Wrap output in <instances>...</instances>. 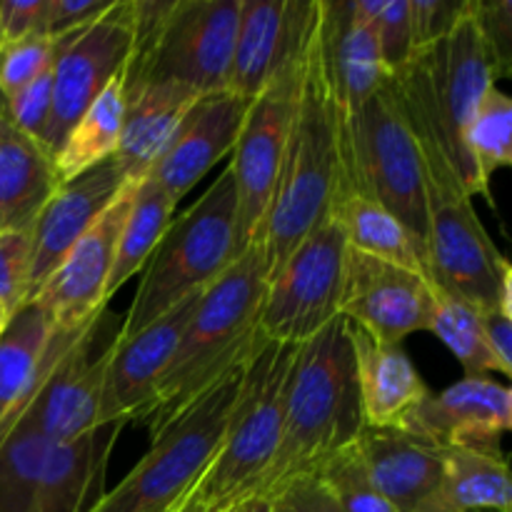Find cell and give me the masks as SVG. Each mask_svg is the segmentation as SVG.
Wrapping results in <instances>:
<instances>
[{"instance_id":"7dc6e473","label":"cell","mask_w":512,"mask_h":512,"mask_svg":"<svg viewBox=\"0 0 512 512\" xmlns=\"http://www.w3.org/2000/svg\"><path fill=\"white\" fill-rule=\"evenodd\" d=\"M5 325H8V318H3V315H0V328H5Z\"/></svg>"},{"instance_id":"7a4b0ae2","label":"cell","mask_w":512,"mask_h":512,"mask_svg":"<svg viewBox=\"0 0 512 512\" xmlns=\"http://www.w3.org/2000/svg\"><path fill=\"white\" fill-rule=\"evenodd\" d=\"M265 278L263 253L260 245H253L200 295L153 403L140 420L150 435L160 433L200 395L243 368L263 345L258 313Z\"/></svg>"},{"instance_id":"c3c4849f","label":"cell","mask_w":512,"mask_h":512,"mask_svg":"<svg viewBox=\"0 0 512 512\" xmlns=\"http://www.w3.org/2000/svg\"><path fill=\"white\" fill-rule=\"evenodd\" d=\"M0 333H3V328H0Z\"/></svg>"},{"instance_id":"52a82bcc","label":"cell","mask_w":512,"mask_h":512,"mask_svg":"<svg viewBox=\"0 0 512 512\" xmlns=\"http://www.w3.org/2000/svg\"><path fill=\"white\" fill-rule=\"evenodd\" d=\"M245 365L200 395L160 433L150 435L148 453L113 490H105L90 512L178 510L193 495L195 485L218 453Z\"/></svg>"},{"instance_id":"f1b7e54d","label":"cell","mask_w":512,"mask_h":512,"mask_svg":"<svg viewBox=\"0 0 512 512\" xmlns=\"http://www.w3.org/2000/svg\"><path fill=\"white\" fill-rule=\"evenodd\" d=\"M125 115V93H123V70L100 90L98 98L85 108V113L75 120L70 133L65 135L63 145L53 155L55 170L60 183L85 173L103 160L115 158L123 133Z\"/></svg>"},{"instance_id":"5bb4252c","label":"cell","mask_w":512,"mask_h":512,"mask_svg":"<svg viewBox=\"0 0 512 512\" xmlns=\"http://www.w3.org/2000/svg\"><path fill=\"white\" fill-rule=\"evenodd\" d=\"M135 183H125L118 198L103 215L85 230L83 238L68 250L58 268L35 290L30 303L38 305L53 328L78 330L93 323L105 308L110 268H113L115 245L120 228L133 200Z\"/></svg>"},{"instance_id":"44dd1931","label":"cell","mask_w":512,"mask_h":512,"mask_svg":"<svg viewBox=\"0 0 512 512\" xmlns=\"http://www.w3.org/2000/svg\"><path fill=\"white\" fill-rule=\"evenodd\" d=\"M355 450L395 512H418L443 483V448L403 428L363 425Z\"/></svg>"},{"instance_id":"9c48e42d","label":"cell","mask_w":512,"mask_h":512,"mask_svg":"<svg viewBox=\"0 0 512 512\" xmlns=\"http://www.w3.org/2000/svg\"><path fill=\"white\" fill-rule=\"evenodd\" d=\"M303 50L290 58L250 100L248 115L235 140L233 158L228 160L235 183V230H238L240 255L258 245L265 215L273 203L285 140H288L290 120H293Z\"/></svg>"},{"instance_id":"ac0fdd59","label":"cell","mask_w":512,"mask_h":512,"mask_svg":"<svg viewBox=\"0 0 512 512\" xmlns=\"http://www.w3.org/2000/svg\"><path fill=\"white\" fill-rule=\"evenodd\" d=\"M315 15L318 0H240L228 90L253 100L303 50Z\"/></svg>"},{"instance_id":"7bdbcfd3","label":"cell","mask_w":512,"mask_h":512,"mask_svg":"<svg viewBox=\"0 0 512 512\" xmlns=\"http://www.w3.org/2000/svg\"><path fill=\"white\" fill-rule=\"evenodd\" d=\"M270 512H340L315 478H300L270 498Z\"/></svg>"},{"instance_id":"d590c367","label":"cell","mask_w":512,"mask_h":512,"mask_svg":"<svg viewBox=\"0 0 512 512\" xmlns=\"http://www.w3.org/2000/svg\"><path fill=\"white\" fill-rule=\"evenodd\" d=\"M30 228L0 230V315L13 318L28 303Z\"/></svg>"},{"instance_id":"b9f144b4","label":"cell","mask_w":512,"mask_h":512,"mask_svg":"<svg viewBox=\"0 0 512 512\" xmlns=\"http://www.w3.org/2000/svg\"><path fill=\"white\" fill-rule=\"evenodd\" d=\"M45 0H0V48L38 35Z\"/></svg>"},{"instance_id":"1f68e13d","label":"cell","mask_w":512,"mask_h":512,"mask_svg":"<svg viewBox=\"0 0 512 512\" xmlns=\"http://www.w3.org/2000/svg\"><path fill=\"white\" fill-rule=\"evenodd\" d=\"M463 150L488 188L498 170L512 165V100L498 85L488 90L465 125Z\"/></svg>"},{"instance_id":"ffe728a7","label":"cell","mask_w":512,"mask_h":512,"mask_svg":"<svg viewBox=\"0 0 512 512\" xmlns=\"http://www.w3.org/2000/svg\"><path fill=\"white\" fill-rule=\"evenodd\" d=\"M88 325L78 330L53 328L48 315L35 303H25L8 320L0 333V440L15 428L38 395L45 375L73 348Z\"/></svg>"},{"instance_id":"f546056e","label":"cell","mask_w":512,"mask_h":512,"mask_svg":"<svg viewBox=\"0 0 512 512\" xmlns=\"http://www.w3.org/2000/svg\"><path fill=\"white\" fill-rule=\"evenodd\" d=\"M173 200L168 198L163 188L153 178L145 175L135 183L133 200H130L128 215L120 228L118 245H115L113 268H110L108 290H105V303L128 283L133 275L143 273L145 263L158 248L160 238L165 235L168 225L173 223L175 213Z\"/></svg>"},{"instance_id":"4fadbf2b","label":"cell","mask_w":512,"mask_h":512,"mask_svg":"<svg viewBox=\"0 0 512 512\" xmlns=\"http://www.w3.org/2000/svg\"><path fill=\"white\" fill-rule=\"evenodd\" d=\"M418 55L430 75L435 100H438V108L443 113L450 140H453L455 150H458L460 178H463L465 190L470 193V198L480 195V198L490 200L493 198L490 188L475 175L473 165H470L468 155L463 150L465 125L470 123L480 100L500 80L493 58H490L488 48H485L478 23H475L473 0H470V10L455 25L453 33Z\"/></svg>"},{"instance_id":"2e32d148","label":"cell","mask_w":512,"mask_h":512,"mask_svg":"<svg viewBox=\"0 0 512 512\" xmlns=\"http://www.w3.org/2000/svg\"><path fill=\"white\" fill-rule=\"evenodd\" d=\"M248 108L250 100L233 90L198 95L153 163L148 178H153L173 203L183 200L218 160L233 153Z\"/></svg>"},{"instance_id":"f6af8a7d","label":"cell","mask_w":512,"mask_h":512,"mask_svg":"<svg viewBox=\"0 0 512 512\" xmlns=\"http://www.w3.org/2000/svg\"><path fill=\"white\" fill-rule=\"evenodd\" d=\"M220 512H270V500L260 498V495H253V498L238 500V503H233L230 508Z\"/></svg>"},{"instance_id":"ba28073f","label":"cell","mask_w":512,"mask_h":512,"mask_svg":"<svg viewBox=\"0 0 512 512\" xmlns=\"http://www.w3.org/2000/svg\"><path fill=\"white\" fill-rule=\"evenodd\" d=\"M348 243L333 215L265 278L258 330L268 343L303 345L340 315Z\"/></svg>"},{"instance_id":"e575fe53","label":"cell","mask_w":512,"mask_h":512,"mask_svg":"<svg viewBox=\"0 0 512 512\" xmlns=\"http://www.w3.org/2000/svg\"><path fill=\"white\" fill-rule=\"evenodd\" d=\"M355 5L360 15L373 25L385 73L393 75L403 70L418 55L408 0H355Z\"/></svg>"},{"instance_id":"484cf974","label":"cell","mask_w":512,"mask_h":512,"mask_svg":"<svg viewBox=\"0 0 512 512\" xmlns=\"http://www.w3.org/2000/svg\"><path fill=\"white\" fill-rule=\"evenodd\" d=\"M58 185L53 155L10 120L0 98V230H28Z\"/></svg>"},{"instance_id":"ee69618b","label":"cell","mask_w":512,"mask_h":512,"mask_svg":"<svg viewBox=\"0 0 512 512\" xmlns=\"http://www.w3.org/2000/svg\"><path fill=\"white\" fill-rule=\"evenodd\" d=\"M485 325V340L493 353L495 363H498L500 375L510 378L512 375V318L498 313V310H488L483 313Z\"/></svg>"},{"instance_id":"cb8c5ba5","label":"cell","mask_w":512,"mask_h":512,"mask_svg":"<svg viewBox=\"0 0 512 512\" xmlns=\"http://www.w3.org/2000/svg\"><path fill=\"white\" fill-rule=\"evenodd\" d=\"M125 425L108 423L50 445L30 512H90L105 495L110 453Z\"/></svg>"},{"instance_id":"bcb514c9","label":"cell","mask_w":512,"mask_h":512,"mask_svg":"<svg viewBox=\"0 0 512 512\" xmlns=\"http://www.w3.org/2000/svg\"><path fill=\"white\" fill-rule=\"evenodd\" d=\"M175 512H210L208 508H205V505H200L198 503V500H195L193 498V495H190V498L188 500H185V503L183 505H180V508L178 510H175Z\"/></svg>"},{"instance_id":"8992f818","label":"cell","mask_w":512,"mask_h":512,"mask_svg":"<svg viewBox=\"0 0 512 512\" xmlns=\"http://www.w3.org/2000/svg\"><path fill=\"white\" fill-rule=\"evenodd\" d=\"M298 348L263 340L245 365L218 453L193 490V498L210 512L258 493L283 435Z\"/></svg>"},{"instance_id":"7402d4cb","label":"cell","mask_w":512,"mask_h":512,"mask_svg":"<svg viewBox=\"0 0 512 512\" xmlns=\"http://www.w3.org/2000/svg\"><path fill=\"white\" fill-rule=\"evenodd\" d=\"M320 38L335 103L355 115L388 80L373 25L355 0H320Z\"/></svg>"},{"instance_id":"277c9868","label":"cell","mask_w":512,"mask_h":512,"mask_svg":"<svg viewBox=\"0 0 512 512\" xmlns=\"http://www.w3.org/2000/svg\"><path fill=\"white\" fill-rule=\"evenodd\" d=\"M240 0H133L123 88L175 80L198 95L228 90Z\"/></svg>"},{"instance_id":"e0dca14e","label":"cell","mask_w":512,"mask_h":512,"mask_svg":"<svg viewBox=\"0 0 512 512\" xmlns=\"http://www.w3.org/2000/svg\"><path fill=\"white\" fill-rule=\"evenodd\" d=\"M128 178L118 160L108 158L75 178L63 180L30 225L28 303L35 290L53 275L68 250L118 198Z\"/></svg>"},{"instance_id":"60d3db41","label":"cell","mask_w":512,"mask_h":512,"mask_svg":"<svg viewBox=\"0 0 512 512\" xmlns=\"http://www.w3.org/2000/svg\"><path fill=\"white\" fill-rule=\"evenodd\" d=\"M115 0H45L43 15H40L38 35L40 38H63V35L78 33L90 23L108 13Z\"/></svg>"},{"instance_id":"4dcf8cb0","label":"cell","mask_w":512,"mask_h":512,"mask_svg":"<svg viewBox=\"0 0 512 512\" xmlns=\"http://www.w3.org/2000/svg\"><path fill=\"white\" fill-rule=\"evenodd\" d=\"M435 288V305L433 318H430L428 333L438 335L440 343L455 355L463 365L465 375H488L500 373L493 353L485 340L483 310L473 308L465 300L445 293L443 288L433 283Z\"/></svg>"},{"instance_id":"8fae6325","label":"cell","mask_w":512,"mask_h":512,"mask_svg":"<svg viewBox=\"0 0 512 512\" xmlns=\"http://www.w3.org/2000/svg\"><path fill=\"white\" fill-rule=\"evenodd\" d=\"M133 43V0H115L113 8L88 28L70 33L53 70V103L40 145L58 153L75 120L100 90L123 70Z\"/></svg>"},{"instance_id":"74e56055","label":"cell","mask_w":512,"mask_h":512,"mask_svg":"<svg viewBox=\"0 0 512 512\" xmlns=\"http://www.w3.org/2000/svg\"><path fill=\"white\" fill-rule=\"evenodd\" d=\"M65 38H68V35L60 38L58 53L60 48H63ZM58 53L53 55V60H50V63L45 65V68L40 70V73L35 75L25 88H20L18 93L10 95V98H3L10 120H13L25 135L38 140V143L40 138H43L45 123H48V115H50V103H53V70H55V60H58Z\"/></svg>"},{"instance_id":"4316f807","label":"cell","mask_w":512,"mask_h":512,"mask_svg":"<svg viewBox=\"0 0 512 512\" xmlns=\"http://www.w3.org/2000/svg\"><path fill=\"white\" fill-rule=\"evenodd\" d=\"M443 483L418 512H510V473L500 445L443 448Z\"/></svg>"},{"instance_id":"3957f363","label":"cell","mask_w":512,"mask_h":512,"mask_svg":"<svg viewBox=\"0 0 512 512\" xmlns=\"http://www.w3.org/2000/svg\"><path fill=\"white\" fill-rule=\"evenodd\" d=\"M363 425L348 320L338 315L298 348L278 453L255 495L270 500L295 480L313 478L355 443Z\"/></svg>"},{"instance_id":"d6986e66","label":"cell","mask_w":512,"mask_h":512,"mask_svg":"<svg viewBox=\"0 0 512 512\" xmlns=\"http://www.w3.org/2000/svg\"><path fill=\"white\" fill-rule=\"evenodd\" d=\"M440 448L450 445H500L512 428V393L488 375H465L423 403L400 425Z\"/></svg>"},{"instance_id":"9a60e30c","label":"cell","mask_w":512,"mask_h":512,"mask_svg":"<svg viewBox=\"0 0 512 512\" xmlns=\"http://www.w3.org/2000/svg\"><path fill=\"white\" fill-rule=\"evenodd\" d=\"M200 295L175 305L148 328L138 330L128 338H115L108 370H105L98 418L100 425H140L175 350H178L180 338L193 318Z\"/></svg>"},{"instance_id":"d6a6232c","label":"cell","mask_w":512,"mask_h":512,"mask_svg":"<svg viewBox=\"0 0 512 512\" xmlns=\"http://www.w3.org/2000/svg\"><path fill=\"white\" fill-rule=\"evenodd\" d=\"M50 440L13 428L0 440V512H30Z\"/></svg>"},{"instance_id":"7c38bea8","label":"cell","mask_w":512,"mask_h":512,"mask_svg":"<svg viewBox=\"0 0 512 512\" xmlns=\"http://www.w3.org/2000/svg\"><path fill=\"white\" fill-rule=\"evenodd\" d=\"M433 305V280L423 273L348 248L340 315L355 328L383 343L403 345L408 335L428 330Z\"/></svg>"},{"instance_id":"83f0119b","label":"cell","mask_w":512,"mask_h":512,"mask_svg":"<svg viewBox=\"0 0 512 512\" xmlns=\"http://www.w3.org/2000/svg\"><path fill=\"white\" fill-rule=\"evenodd\" d=\"M330 215L338 220L350 250L418 270L428 278L423 255L408 230L368 193H353V190L338 193L333 198Z\"/></svg>"},{"instance_id":"603a6c76","label":"cell","mask_w":512,"mask_h":512,"mask_svg":"<svg viewBox=\"0 0 512 512\" xmlns=\"http://www.w3.org/2000/svg\"><path fill=\"white\" fill-rule=\"evenodd\" d=\"M363 423L370 428H400L430 393L403 345L383 343L348 323Z\"/></svg>"},{"instance_id":"ab89813d","label":"cell","mask_w":512,"mask_h":512,"mask_svg":"<svg viewBox=\"0 0 512 512\" xmlns=\"http://www.w3.org/2000/svg\"><path fill=\"white\" fill-rule=\"evenodd\" d=\"M473 15L498 70V78H508L512 73V3L510 0H473Z\"/></svg>"},{"instance_id":"d4e9b609","label":"cell","mask_w":512,"mask_h":512,"mask_svg":"<svg viewBox=\"0 0 512 512\" xmlns=\"http://www.w3.org/2000/svg\"><path fill=\"white\" fill-rule=\"evenodd\" d=\"M123 93V133L115 160L125 178L138 183L150 173L198 93L175 80H148L135 88H123Z\"/></svg>"},{"instance_id":"836d02e7","label":"cell","mask_w":512,"mask_h":512,"mask_svg":"<svg viewBox=\"0 0 512 512\" xmlns=\"http://www.w3.org/2000/svg\"><path fill=\"white\" fill-rule=\"evenodd\" d=\"M313 478L340 512H395L370 480L355 443L325 460Z\"/></svg>"},{"instance_id":"6da1fadb","label":"cell","mask_w":512,"mask_h":512,"mask_svg":"<svg viewBox=\"0 0 512 512\" xmlns=\"http://www.w3.org/2000/svg\"><path fill=\"white\" fill-rule=\"evenodd\" d=\"M338 185V105L325 68L318 18L308 35L300 63L293 120L285 140L283 165L273 203L260 230L265 273H273L300 240L318 228L333 208Z\"/></svg>"},{"instance_id":"8d00e7d4","label":"cell","mask_w":512,"mask_h":512,"mask_svg":"<svg viewBox=\"0 0 512 512\" xmlns=\"http://www.w3.org/2000/svg\"><path fill=\"white\" fill-rule=\"evenodd\" d=\"M60 38L48 40L40 35L18 40L0 48V98H10L30 83L58 53Z\"/></svg>"},{"instance_id":"30bf717a","label":"cell","mask_w":512,"mask_h":512,"mask_svg":"<svg viewBox=\"0 0 512 512\" xmlns=\"http://www.w3.org/2000/svg\"><path fill=\"white\" fill-rule=\"evenodd\" d=\"M115 320L120 318L108 308L100 310L73 348L50 368L15 428L43 435L50 443H65L98 428L105 370L120 333Z\"/></svg>"},{"instance_id":"5b68a950","label":"cell","mask_w":512,"mask_h":512,"mask_svg":"<svg viewBox=\"0 0 512 512\" xmlns=\"http://www.w3.org/2000/svg\"><path fill=\"white\" fill-rule=\"evenodd\" d=\"M238 255L235 183L233 170L225 165L213 185L168 225L145 263L118 338L148 328L183 300L205 293Z\"/></svg>"},{"instance_id":"f35d334b","label":"cell","mask_w":512,"mask_h":512,"mask_svg":"<svg viewBox=\"0 0 512 512\" xmlns=\"http://www.w3.org/2000/svg\"><path fill=\"white\" fill-rule=\"evenodd\" d=\"M408 5L418 53L448 38L470 10V0H408Z\"/></svg>"}]
</instances>
